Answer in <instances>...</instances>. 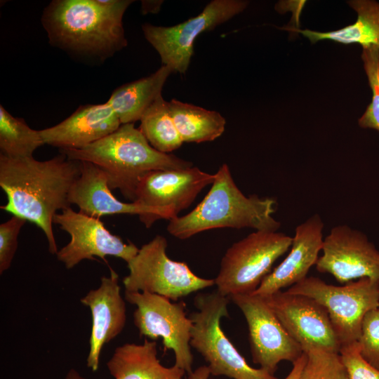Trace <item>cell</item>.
<instances>
[{
	"instance_id": "obj_1",
	"label": "cell",
	"mask_w": 379,
	"mask_h": 379,
	"mask_svg": "<svg viewBox=\"0 0 379 379\" xmlns=\"http://www.w3.org/2000/svg\"><path fill=\"white\" fill-rule=\"evenodd\" d=\"M80 173V162L62 153L46 161L0 154V187L7 197L1 208L36 225L46 237L48 251L56 254L53 218L70 206L69 194Z\"/></svg>"
},
{
	"instance_id": "obj_2",
	"label": "cell",
	"mask_w": 379,
	"mask_h": 379,
	"mask_svg": "<svg viewBox=\"0 0 379 379\" xmlns=\"http://www.w3.org/2000/svg\"><path fill=\"white\" fill-rule=\"evenodd\" d=\"M131 0H54L41 23L49 43L68 53L105 60L128 41L123 17Z\"/></svg>"
},
{
	"instance_id": "obj_3",
	"label": "cell",
	"mask_w": 379,
	"mask_h": 379,
	"mask_svg": "<svg viewBox=\"0 0 379 379\" xmlns=\"http://www.w3.org/2000/svg\"><path fill=\"white\" fill-rule=\"evenodd\" d=\"M277 207L272 198L256 194L246 197L234 182L229 166L223 164L202 201L187 214L171 219L166 230L179 239L227 227L277 232L281 226L273 217Z\"/></svg>"
},
{
	"instance_id": "obj_4",
	"label": "cell",
	"mask_w": 379,
	"mask_h": 379,
	"mask_svg": "<svg viewBox=\"0 0 379 379\" xmlns=\"http://www.w3.org/2000/svg\"><path fill=\"white\" fill-rule=\"evenodd\" d=\"M68 159L88 161L106 174L111 190L135 201L139 182L155 170L182 169L192 163L152 147L134 124H121L106 137L78 149H60Z\"/></svg>"
},
{
	"instance_id": "obj_5",
	"label": "cell",
	"mask_w": 379,
	"mask_h": 379,
	"mask_svg": "<svg viewBox=\"0 0 379 379\" xmlns=\"http://www.w3.org/2000/svg\"><path fill=\"white\" fill-rule=\"evenodd\" d=\"M229 298L213 293H201L194 299L197 311L192 321L190 345L208 364L211 375L232 379H278L263 368L251 366L226 336L220 320L229 317Z\"/></svg>"
},
{
	"instance_id": "obj_6",
	"label": "cell",
	"mask_w": 379,
	"mask_h": 379,
	"mask_svg": "<svg viewBox=\"0 0 379 379\" xmlns=\"http://www.w3.org/2000/svg\"><path fill=\"white\" fill-rule=\"evenodd\" d=\"M291 243L292 237L284 233L263 230H255L234 243L222 256L214 279L217 291L227 298L251 294Z\"/></svg>"
},
{
	"instance_id": "obj_7",
	"label": "cell",
	"mask_w": 379,
	"mask_h": 379,
	"mask_svg": "<svg viewBox=\"0 0 379 379\" xmlns=\"http://www.w3.org/2000/svg\"><path fill=\"white\" fill-rule=\"evenodd\" d=\"M287 291L310 297L325 308L341 347L358 341L364 317L379 307V281L369 278L335 286L307 277Z\"/></svg>"
},
{
	"instance_id": "obj_8",
	"label": "cell",
	"mask_w": 379,
	"mask_h": 379,
	"mask_svg": "<svg viewBox=\"0 0 379 379\" xmlns=\"http://www.w3.org/2000/svg\"><path fill=\"white\" fill-rule=\"evenodd\" d=\"M167 246L166 239L156 235L139 248L127 263L129 274L123 279L125 291L148 292L178 301L215 284L214 279L196 275L185 262L170 259Z\"/></svg>"
},
{
	"instance_id": "obj_9",
	"label": "cell",
	"mask_w": 379,
	"mask_h": 379,
	"mask_svg": "<svg viewBox=\"0 0 379 379\" xmlns=\"http://www.w3.org/2000/svg\"><path fill=\"white\" fill-rule=\"evenodd\" d=\"M125 300L136 306L133 323L140 336L152 340L162 338L164 350H171L175 364L188 373L192 370L190 340L192 321L183 302L148 292L125 291Z\"/></svg>"
},
{
	"instance_id": "obj_10",
	"label": "cell",
	"mask_w": 379,
	"mask_h": 379,
	"mask_svg": "<svg viewBox=\"0 0 379 379\" xmlns=\"http://www.w3.org/2000/svg\"><path fill=\"white\" fill-rule=\"evenodd\" d=\"M248 4L241 0H213L195 17L169 27L145 23L142 32L159 55L162 65L184 74L190 64L196 39L241 13Z\"/></svg>"
},
{
	"instance_id": "obj_11",
	"label": "cell",
	"mask_w": 379,
	"mask_h": 379,
	"mask_svg": "<svg viewBox=\"0 0 379 379\" xmlns=\"http://www.w3.org/2000/svg\"><path fill=\"white\" fill-rule=\"evenodd\" d=\"M242 312L248 324L253 361L274 374L281 361L294 362L303 351L286 332L265 298L237 294L229 298Z\"/></svg>"
},
{
	"instance_id": "obj_12",
	"label": "cell",
	"mask_w": 379,
	"mask_h": 379,
	"mask_svg": "<svg viewBox=\"0 0 379 379\" xmlns=\"http://www.w3.org/2000/svg\"><path fill=\"white\" fill-rule=\"evenodd\" d=\"M53 223L70 236L69 242L58 250L57 259L68 270L84 260L114 256L126 263L138 253L139 248L132 242L111 233L100 218L75 211L70 206L58 213Z\"/></svg>"
},
{
	"instance_id": "obj_13",
	"label": "cell",
	"mask_w": 379,
	"mask_h": 379,
	"mask_svg": "<svg viewBox=\"0 0 379 379\" xmlns=\"http://www.w3.org/2000/svg\"><path fill=\"white\" fill-rule=\"evenodd\" d=\"M315 267L338 282L357 279L379 281V251L363 232L347 225L333 227L324 238Z\"/></svg>"
},
{
	"instance_id": "obj_14",
	"label": "cell",
	"mask_w": 379,
	"mask_h": 379,
	"mask_svg": "<svg viewBox=\"0 0 379 379\" xmlns=\"http://www.w3.org/2000/svg\"><path fill=\"white\" fill-rule=\"evenodd\" d=\"M263 298L302 351L316 346L340 352L341 345L328 312L315 300L287 291Z\"/></svg>"
},
{
	"instance_id": "obj_15",
	"label": "cell",
	"mask_w": 379,
	"mask_h": 379,
	"mask_svg": "<svg viewBox=\"0 0 379 379\" xmlns=\"http://www.w3.org/2000/svg\"><path fill=\"white\" fill-rule=\"evenodd\" d=\"M81 173L73 184L69 202L76 204L79 211L89 216L100 218L114 214L138 215L147 228L158 220H170L178 215L171 208H152L138 202H122L112 194L105 172L88 161H79Z\"/></svg>"
},
{
	"instance_id": "obj_16",
	"label": "cell",
	"mask_w": 379,
	"mask_h": 379,
	"mask_svg": "<svg viewBox=\"0 0 379 379\" xmlns=\"http://www.w3.org/2000/svg\"><path fill=\"white\" fill-rule=\"evenodd\" d=\"M214 178L215 174L196 166L152 171L139 182L135 201L147 207L171 208L178 215Z\"/></svg>"
},
{
	"instance_id": "obj_17",
	"label": "cell",
	"mask_w": 379,
	"mask_h": 379,
	"mask_svg": "<svg viewBox=\"0 0 379 379\" xmlns=\"http://www.w3.org/2000/svg\"><path fill=\"white\" fill-rule=\"evenodd\" d=\"M100 285L91 290L80 302L88 307L92 317L89 352L86 365L93 371L99 368L103 346L117 337L126 322V302L121 295L118 274L110 269L109 277L103 276Z\"/></svg>"
},
{
	"instance_id": "obj_18",
	"label": "cell",
	"mask_w": 379,
	"mask_h": 379,
	"mask_svg": "<svg viewBox=\"0 0 379 379\" xmlns=\"http://www.w3.org/2000/svg\"><path fill=\"white\" fill-rule=\"evenodd\" d=\"M323 229L324 222L319 214L312 215L298 225L292 237L288 254L251 294L267 297L305 279L321 251Z\"/></svg>"
},
{
	"instance_id": "obj_19",
	"label": "cell",
	"mask_w": 379,
	"mask_h": 379,
	"mask_svg": "<svg viewBox=\"0 0 379 379\" xmlns=\"http://www.w3.org/2000/svg\"><path fill=\"white\" fill-rule=\"evenodd\" d=\"M121 125L106 102L80 105L59 124L40 130L45 145L60 149L84 148L111 134Z\"/></svg>"
},
{
	"instance_id": "obj_20",
	"label": "cell",
	"mask_w": 379,
	"mask_h": 379,
	"mask_svg": "<svg viewBox=\"0 0 379 379\" xmlns=\"http://www.w3.org/2000/svg\"><path fill=\"white\" fill-rule=\"evenodd\" d=\"M114 379H182L185 371L175 364L162 365L157 357V343L147 338L142 344L117 347L107 362Z\"/></svg>"
},
{
	"instance_id": "obj_21",
	"label": "cell",
	"mask_w": 379,
	"mask_h": 379,
	"mask_svg": "<svg viewBox=\"0 0 379 379\" xmlns=\"http://www.w3.org/2000/svg\"><path fill=\"white\" fill-rule=\"evenodd\" d=\"M172 72L169 66L161 65L155 72L114 89L107 102L121 124L140 121L147 108L161 95Z\"/></svg>"
},
{
	"instance_id": "obj_22",
	"label": "cell",
	"mask_w": 379,
	"mask_h": 379,
	"mask_svg": "<svg viewBox=\"0 0 379 379\" xmlns=\"http://www.w3.org/2000/svg\"><path fill=\"white\" fill-rule=\"evenodd\" d=\"M347 3L357 11V19L354 23L340 29L319 32L298 28L284 29L302 34L313 44L328 39L343 44H358L363 48L375 46L379 49V2L354 0Z\"/></svg>"
},
{
	"instance_id": "obj_23",
	"label": "cell",
	"mask_w": 379,
	"mask_h": 379,
	"mask_svg": "<svg viewBox=\"0 0 379 379\" xmlns=\"http://www.w3.org/2000/svg\"><path fill=\"white\" fill-rule=\"evenodd\" d=\"M168 103L183 142L213 141L224 133L226 121L218 112L176 99H171Z\"/></svg>"
},
{
	"instance_id": "obj_24",
	"label": "cell",
	"mask_w": 379,
	"mask_h": 379,
	"mask_svg": "<svg viewBox=\"0 0 379 379\" xmlns=\"http://www.w3.org/2000/svg\"><path fill=\"white\" fill-rule=\"evenodd\" d=\"M138 128L156 150L168 154L181 147L183 141L171 116L168 103L160 95L140 119Z\"/></svg>"
},
{
	"instance_id": "obj_25",
	"label": "cell",
	"mask_w": 379,
	"mask_h": 379,
	"mask_svg": "<svg viewBox=\"0 0 379 379\" xmlns=\"http://www.w3.org/2000/svg\"><path fill=\"white\" fill-rule=\"evenodd\" d=\"M44 145L40 131L32 129L23 119L13 117L0 105L1 155L9 158L32 157L34 151Z\"/></svg>"
},
{
	"instance_id": "obj_26",
	"label": "cell",
	"mask_w": 379,
	"mask_h": 379,
	"mask_svg": "<svg viewBox=\"0 0 379 379\" xmlns=\"http://www.w3.org/2000/svg\"><path fill=\"white\" fill-rule=\"evenodd\" d=\"M303 352L307 359L300 379H350L340 352L316 346Z\"/></svg>"
},
{
	"instance_id": "obj_27",
	"label": "cell",
	"mask_w": 379,
	"mask_h": 379,
	"mask_svg": "<svg viewBox=\"0 0 379 379\" xmlns=\"http://www.w3.org/2000/svg\"><path fill=\"white\" fill-rule=\"evenodd\" d=\"M361 59L372 91V99L359 119V125L379 132V49L375 46L363 48Z\"/></svg>"
},
{
	"instance_id": "obj_28",
	"label": "cell",
	"mask_w": 379,
	"mask_h": 379,
	"mask_svg": "<svg viewBox=\"0 0 379 379\" xmlns=\"http://www.w3.org/2000/svg\"><path fill=\"white\" fill-rule=\"evenodd\" d=\"M357 342L361 357L379 370V307L369 311L364 317Z\"/></svg>"
},
{
	"instance_id": "obj_29",
	"label": "cell",
	"mask_w": 379,
	"mask_h": 379,
	"mask_svg": "<svg viewBox=\"0 0 379 379\" xmlns=\"http://www.w3.org/2000/svg\"><path fill=\"white\" fill-rule=\"evenodd\" d=\"M27 220L13 215L0 225V274L11 267L18 248V238Z\"/></svg>"
},
{
	"instance_id": "obj_30",
	"label": "cell",
	"mask_w": 379,
	"mask_h": 379,
	"mask_svg": "<svg viewBox=\"0 0 379 379\" xmlns=\"http://www.w3.org/2000/svg\"><path fill=\"white\" fill-rule=\"evenodd\" d=\"M340 354L350 379H379V370L361 357L358 342L342 346Z\"/></svg>"
},
{
	"instance_id": "obj_31",
	"label": "cell",
	"mask_w": 379,
	"mask_h": 379,
	"mask_svg": "<svg viewBox=\"0 0 379 379\" xmlns=\"http://www.w3.org/2000/svg\"><path fill=\"white\" fill-rule=\"evenodd\" d=\"M306 354L303 352L302 355L293 362L292 369L284 379H300L301 371L306 362Z\"/></svg>"
},
{
	"instance_id": "obj_32",
	"label": "cell",
	"mask_w": 379,
	"mask_h": 379,
	"mask_svg": "<svg viewBox=\"0 0 379 379\" xmlns=\"http://www.w3.org/2000/svg\"><path fill=\"white\" fill-rule=\"evenodd\" d=\"M164 1L145 0L141 1V12L143 15L147 13H157L163 4Z\"/></svg>"
},
{
	"instance_id": "obj_33",
	"label": "cell",
	"mask_w": 379,
	"mask_h": 379,
	"mask_svg": "<svg viewBox=\"0 0 379 379\" xmlns=\"http://www.w3.org/2000/svg\"><path fill=\"white\" fill-rule=\"evenodd\" d=\"M211 372L208 366H199L191 373H188L186 379H213L211 378Z\"/></svg>"
},
{
	"instance_id": "obj_34",
	"label": "cell",
	"mask_w": 379,
	"mask_h": 379,
	"mask_svg": "<svg viewBox=\"0 0 379 379\" xmlns=\"http://www.w3.org/2000/svg\"><path fill=\"white\" fill-rule=\"evenodd\" d=\"M65 379H85L76 369L71 368L68 371Z\"/></svg>"
}]
</instances>
